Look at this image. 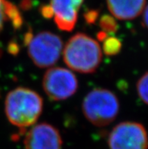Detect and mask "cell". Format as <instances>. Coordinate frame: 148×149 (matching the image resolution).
I'll return each mask as SVG.
<instances>
[{"label":"cell","mask_w":148,"mask_h":149,"mask_svg":"<svg viewBox=\"0 0 148 149\" xmlns=\"http://www.w3.org/2000/svg\"><path fill=\"white\" fill-rule=\"evenodd\" d=\"M43 100L40 95L32 89L17 87L7 95L5 111L10 123L24 132L33 126L41 115Z\"/></svg>","instance_id":"1"},{"label":"cell","mask_w":148,"mask_h":149,"mask_svg":"<svg viewBox=\"0 0 148 149\" xmlns=\"http://www.w3.org/2000/svg\"><path fill=\"white\" fill-rule=\"evenodd\" d=\"M63 58L65 64L73 70L81 74H92L101 64L102 50L93 38L78 33L65 44Z\"/></svg>","instance_id":"2"},{"label":"cell","mask_w":148,"mask_h":149,"mask_svg":"<svg viewBox=\"0 0 148 149\" xmlns=\"http://www.w3.org/2000/svg\"><path fill=\"white\" fill-rule=\"evenodd\" d=\"M119 111L118 98L106 89H94L86 95L83 102V112L85 118L98 127L112 123L118 115Z\"/></svg>","instance_id":"3"},{"label":"cell","mask_w":148,"mask_h":149,"mask_svg":"<svg viewBox=\"0 0 148 149\" xmlns=\"http://www.w3.org/2000/svg\"><path fill=\"white\" fill-rule=\"evenodd\" d=\"M28 46V55L38 68H46L60 58L63 49V41L57 34L50 31H42L33 36Z\"/></svg>","instance_id":"4"},{"label":"cell","mask_w":148,"mask_h":149,"mask_svg":"<svg viewBox=\"0 0 148 149\" xmlns=\"http://www.w3.org/2000/svg\"><path fill=\"white\" fill-rule=\"evenodd\" d=\"M78 79L71 70L60 67L49 68L42 79L45 93L53 101H63L71 97L78 89Z\"/></svg>","instance_id":"5"},{"label":"cell","mask_w":148,"mask_h":149,"mask_svg":"<svg viewBox=\"0 0 148 149\" xmlns=\"http://www.w3.org/2000/svg\"><path fill=\"white\" fill-rule=\"evenodd\" d=\"M108 145L110 149H147V133L141 123L122 122L110 132Z\"/></svg>","instance_id":"6"},{"label":"cell","mask_w":148,"mask_h":149,"mask_svg":"<svg viewBox=\"0 0 148 149\" xmlns=\"http://www.w3.org/2000/svg\"><path fill=\"white\" fill-rule=\"evenodd\" d=\"M24 146L25 149H61L62 139L54 126L41 123L26 132Z\"/></svg>","instance_id":"7"},{"label":"cell","mask_w":148,"mask_h":149,"mask_svg":"<svg viewBox=\"0 0 148 149\" xmlns=\"http://www.w3.org/2000/svg\"><path fill=\"white\" fill-rule=\"evenodd\" d=\"M84 0H51V7L58 29L70 32L77 21L78 11Z\"/></svg>","instance_id":"8"},{"label":"cell","mask_w":148,"mask_h":149,"mask_svg":"<svg viewBox=\"0 0 148 149\" xmlns=\"http://www.w3.org/2000/svg\"><path fill=\"white\" fill-rule=\"evenodd\" d=\"M113 16L119 20H131L141 15L146 0H107Z\"/></svg>","instance_id":"9"},{"label":"cell","mask_w":148,"mask_h":149,"mask_svg":"<svg viewBox=\"0 0 148 149\" xmlns=\"http://www.w3.org/2000/svg\"><path fill=\"white\" fill-rule=\"evenodd\" d=\"M122 49V42L118 38L115 36L107 37L104 41L103 50L104 54L109 56L116 55L120 53Z\"/></svg>","instance_id":"10"},{"label":"cell","mask_w":148,"mask_h":149,"mask_svg":"<svg viewBox=\"0 0 148 149\" xmlns=\"http://www.w3.org/2000/svg\"><path fill=\"white\" fill-rule=\"evenodd\" d=\"M6 15L7 18L11 19L12 21V24L15 29L20 28L22 25V17L21 14L19 12L18 9L13 4L8 2L6 0Z\"/></svg>","instance_id":"11"},{"label":"cell","mask_w":148,"mask_h":149,"mask_svg":"<svg viewBox=\"0 0 148 149\" xmlns=\"http://www.w3.org/2000/svg\"><path fill=\"white\" fill-rule=\"evenodd\" d=\"M99 25L103 31L107 33H116L118 30V24L112 16L104 15L100 19Z\"/></svg>","instance_id":"12"},{"label":"cell","mask_w":148,"mask_h":149,"mask_svg":"<svg viewBox=\"0 0 148 149\" xmlns=\"http://www.w3.org/2000/svg\"><path fill=\"white\" fill-rule=\"evenodd\" d=\"M137 92L141 100L148 104V72L145 73L138 81Z\"/></svg>","instance_id":"13"},{"label":"cell","mask_w":148,"mask_h":149,"mask_svg":"<svg viewBox=\"0 0 148 149\" xmlns=\"http://www.w3.org/2000/svg\"><path fill=\"white\" fill-rule=\"evenodd\" d=\"M98 15H99V12L98 11H94V10L88 11L84 15L85 20L88 24H94L96 20L98 19Z\"/></svg>","instance_id":"14"},{"label":"cell","mask_w":148,"mask_h":149,"mask_svg":"<svg viewBox=\"0 0 148 149\" xmlns=\"http://www.w3.org/2000/svg\"><path fill=\"white\" fill-rule=\"evenodd\" d=\"M6 0H0V33L3 27L4 21L7 18L6 15Z\"/></svg>","instance_id":"15"},{"label":"cell","mask_w":148,"mask_h":149,"mask_svg":"<svg viewBox=\"0 0 148 149\" xmlns=\"http://www.w3.org/2000/svg\"><path fill=\"white\" fill-rule=\"evenodd\" d=\"M41 13L45 18H51L53 17V11L50 6H44L41 8Z\"/></svg>","instance_id":"16"},{"label":"cell","mask_w":148,"mask_h":149,"mask_svg":"<svg viewBox=\"0 0 148 149\" xmlns=\"http://www.w3.org/2000/svg\"><path fill=\"white\" fill-rule=\"evenodd\" d=\"M19 49H20L19 45H17V42H10L8 44V50L11 55H17L19 52Z\"/></svg>","instance_id":"17"},{"label":"cell","mask_w":148,"mask_h":149,"mask_svg":"<svg viewBox=\"0 0 148 149\" xmlns=\"http://www.w3.org/2000/svg\"><path fill=\"white\" fill-rule=\"evenodd\" d=\"M143 24L148 29V6H147L143 15Z\"/></svg>","instance_id":"18"},{"label":"cell","mask_w":148,"mask_h":149,"mask_svg":"<svg viewBox=\"0 0 148 149\" xmlns=\"http://www.w3.org/2000/svg\"><path fill=\"white\" fill-rule=\"evenodd\" d=\"M97 37H98L99 41L104 42L107 37H108V35H107V33L102 30V31H100V32L98 33V34H97Z\"/></svg>","instance_id":"19"},{"label":"cell","mask_w":148,"mask_h":149,"mask_svg":"<svg viewBox=\"0 0 148 149\" xmlns=\"http://www.w3.org/2000/svg\"><path fill=\"white\" fill-rule=\"evenodd\" d=\"M30 2V0H24L22 2V6H21V7L23 8H24V9H27V8H29V7H30V4L29 3Z\"/></svg>","instance_id":"20"}]
</instances>
